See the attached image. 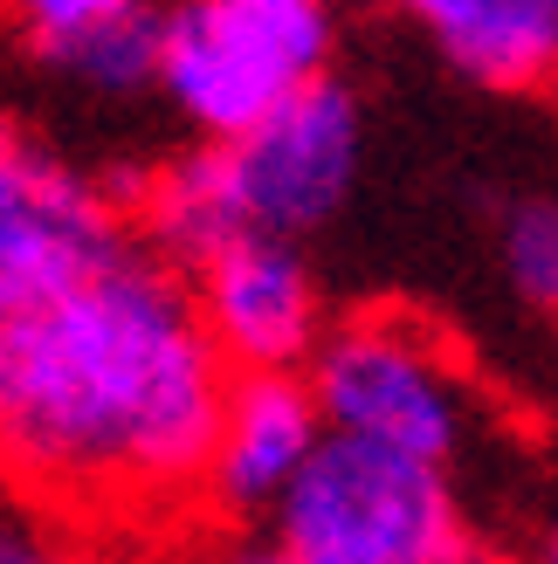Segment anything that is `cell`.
I'll return each instance as SVG.
<instances>
[{
	"instance_id": "6da1fadb",
	"label": "cell",
	"mask_w": 558,
	"mask_h": 564,
	"mask_svg": "<svg viewBox=\"0 0 558 564\" xmlns=\"http://www.w3.org/2000/svg\"><path fill=\"white\" fill-rule=\"evenodd\" d=\"M228 358L193 282L118 235L0 290V475L69 510H165L207 489Z\"/></svg>"
},
{
	"instance_id": "7a4b0ae2",
	"label": "cell",
	"mask_w": 558,
	"mask_h": 564,
	"mask_svg": "<svg viewBox=\"0 0 558 564\" xmlns=\"http://www.w3.org/2000/svg\"><path fill=\"white\" fill-rule=\"evenodd\" d=\"M303 379L331 434L394 447L441 475H455L483 441V392L469 365L434 324L407 310H366V317L331 324Z\"/></svg>"
},
{
	"instance_id": "3957f363",
	"label": "cell",
	"mask_w": 558,
	"mask_h": 564,
	"mask_svg": "<svg viewBox=\"0 0 558 564\" xmlns=\"http://www.w3.org/2000/svg\"><path fill=\"white\" fill-rule=\"evenodd\" d=\"M331 0H165L159 90L201 131V145H235L303 90L331 83Z\"/></svg>"
},
{
	"instance_id": "277c9868",
	"label": "cell",
	"mask_w": 558,
	"mask_h": 564,
	"mask_svg": "<svg viewBox=\"0 0 558 564\" xmlns=\"http://www.w3.org/2000/svg\"><path fill=\"white\" fill-rule=\"evenodd\" d=\"M269 523L303 564H483L455 475L345 434L318 447Z\"/></svg>"
},
{
	"instance_id": "5b68a950",
	"label": "cell",
	"mask_w": 558,
	"mask_h": 564,
	"mask_svg": "<svg viewBox=\"0 0 558 564\" xmlns=\"http://www.w3.org/2000/svg\"><path fill=\"white\" fill-rule=\"evenodd\" d=\"M242 235L303 241L339 220L366 165V118L345 83H318L235 145H207Z\"/></svg>"
},
{
	"instance_id": "8992f818",
	"label": "cell",
	"mask_w": 558,
	"mask_h": 564,
	"mask_svg": "<svg viewBox=\"0 0 558 564\" xmlns=\"http://www.w3.org/2000/svg\"><path fill=\"white\" fill-rule=\"evenodd\" d=\"M193 303L214 337V351L228 358V372H311V358L324 345V296L318 275L303 262L297 241L248 235L235 248H221L214 262L193 269Z\"/></svg>"
},
{
	"instance_id": "52a82bcc",
	"label": "cell",
	"mask_w": 558,
	"mask_h": 564,
	"mask_svg": "<svg viewBox=\"0 0 558 564\" xmlns=\"http://www.w3.org/2000/svg\"><path fill=\"white\" fill-rule=\"evenodd\" d=\"M324 441L331 427L303 372H242L228 386V406H221L207 496L235 517H256V510L276 517Z\"/></svg>"
},
{
	"instance_id": "ba28073f",
	"label": "cell",
	"mask_w": 558,
	"mask_h": 564,
	"mask_svg": "<svg viewBox=\"0 0 558 564\" xmlns=\"http://www.w3.org/2000/svg\"><path fill=\"white\" fill-rule=\"evenodd\" d=\"M476 90H538L558 76V0H386Z\"/></svg>"
},
{
	"instance_id": "9c48e42d",
	"label": "cell",
	"mask_w": 558,
	"mask_h": 564,
	"mask_svg": "<svg viewBox=\"0 0 558 564\" xmlns=\"http://www.w3.org/2000/svg\"><path fill=\"white\" fill-rule=\"evenodd\" d=\"M159 63H165V8L159 0H131L125 14H110L104 28H90L63 55H49L55 76L83 83V90H104V97H131L146 83H159Z\"/></svg>"
},
{
	"instance_id": "30bf717a",
	"label": "cell",
	"mask_w": 558,
	"mask_h": 564,
	"mask_svg": "<svg viewBox=\"0 0 558 564\" xmlns=\"http://www.w3.org/2000/svg\"><path fill=\"white\" fill-rule=\"evenodd\" d=\"M496 269L517 303L558 317V193H517L496 207Z\"/></svg>"
},
{
	"instance_id": "8fae6325",
	"label": "cell",
	"mask_w": 558,
	"mask_h": 564,
	"mask_svg": "<svg viewBox=\"0 0 558 564\" xmlns=\"http://www.w3.org/2000/svg\"><path fill=\"white\" fill-rule=\"evenodd\" d=\"M0 8L14 14V28L35 42V55L49 63V55H63L69 42H83L90 28H104L110 14H125L131 0H0Z\"/></svg>"
},
{
	"instance_id": "7c38bea8",
	"label": "cell",
	"mask_w": 558,
	"mask_h": 564,
	"mask_svg": "<svg viewBox=\"0 0 558 564\" xmlns=\"http://www.w3.org/2000/svg\"><path fill=\"white\" fill-rule=\"evenodd\" d=\"M49 551H55V544H49L21 510H0V564H42Z\"/></svg>"
},
{
	"instance_id": "4fadbf2b",
	"label": "cell",
	"mask_w": 558,
	"mask_h": 564,
	"mask_svg": "<svg viewBox=\"0 0 558 564\" xmlns=\"http://www.w3.org/2000/svg\"><path fill=\"white\" fill-rule=\"evenodd\" d=\"M214 564H303V557H297V551H283L276 538H248V544H228Z\"/></svg>"
},
{
	"instance_id": "5bb4252c",
	"label": "cell",
	"mask_w": 558,
	"mask_h": 564,
	"mask_svg": "<svg viewBox=\"0 0 558 564\" xmlns=\"http://www.w3.org/2000/svg\"><path fill=\"white\" fill-rule=\"evenodd\" d=\"M42 564H118V557H104V551H49Z\"/></svg>"
},
{
	"instance_id": "9a60e30c",
	"label": "cell",
	"mask_w": 558,
	"mask_h": 564,
	"mask_svg": "<svg viewBox=\"0 0 558 564\" xmlns=\"http://www.w3.org/2000/svg\"><path fill=\"white\" fill-rule=\"evenodd\" d=\"M538 564H558V510L545 517V557H538Z\"/></svg>"
}]
</instances>
